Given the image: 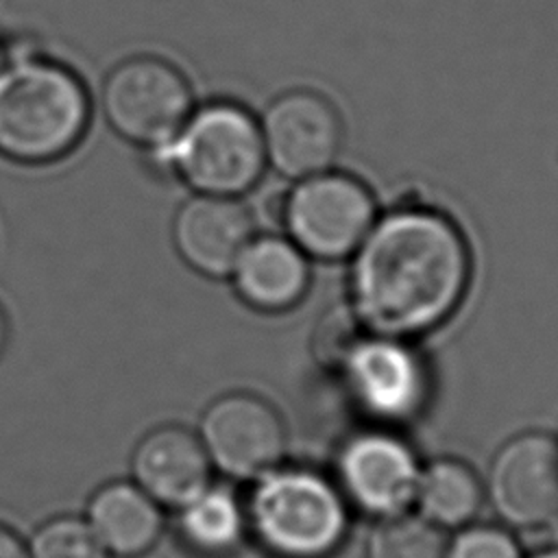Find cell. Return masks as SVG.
<instances>
[{"mask_svg":"<svg viewBox=\"0 0 558 558\" xmlns=\"http://www.w3.org/2000/svg\"><path fill=\"white\" fill-rule=\"evenodd\" d=\"M471 253L447 216L395 209L371 227L351 264V310L368 333L410 340L445 323L466 294Z\"/></svg>","mask_w":558,"mask_h":558,"instance_id":"1","label":"cell"},{"mask_svg":"<svg viewBox=\"0 0 558 558\" xmlns=\"http://www.w3.org/2000/svg\"><path fill=\"white\" fill-rule=\"evenodd\" d=\"M92 118L85 83L63 63L26 54L0 68V155L50 163L83 140Z\"/></svg>","mask_w":558,"mask_h":558,"instance_id":"2","label":"cell"},{"mask_svg":"<svg viewBox=\"0 0 558 558\" xmlns=\"http://www.w3.org/2000/svg\"><path fill=\"white\" fill-rule=\"evenodd\" d=\"M246 527L277 558H327L349 525L340 488L307 469H272L257 477L244 506Z\"/></svg>","mask_w":558,"mask_h":558,"instance_id":"3","label":"cell"},{"mask_svg":"<svg viewBox=\"0 0 558 558\" xmlns=\"http://www.w3.org/2000/svg\"><path fill=\"white\" fill-rule=\"evenodd\" d=\"M153 155L196 194L233 198L248 192L266 166L259 122L233 102L192 111L179 135Z\"/></svg>","mask_w":558,"mask_h":558,"instance_id":"4","label":"cell"},{"mask_svg":"<svg viewBox=\"0 0 558 558\" xmlns=\"http://www.w3.org/2000/svg\"><path fill=\"white\" fill-rule=\"evenodd\" d=\"M100 102L109 126L150 153L166 148L194 111L183 72L150 54L118 63L102 83Z\"/></svg>","mask_w":558,"mask_h":558,"instance_id":"5","label":"cell"},{"mask_svg":"<svg viewBox=\"0 0 558 558\" xmlns=\"http://www.w3.org/2000/svg\"><path fill=\"white\" fill-rule=\"evenodd\" d=\"M375 220L371 190L344 172L327 170L299 179L283 203L288 240L318 259L353 255Z\"/></svg>","mask_w":558,"mask_h":558,"instance_id":"6","label":"cell"},{"mask_svg":"<svg viewBox=\"0 0 558 558\" xmlns=\"http://www.w3.org/2000/svg\"><path fill=\"white\" fill-rule=\"evenodd\" d=\"M198 438L211 466L235 480H257L286 451V427L277 410L257 395L229 392L201 418Z\"/></svg>","mask_w":558,"mask_h":558,"instance_id":"7","label":"cell"},{"mask_svg":"<svg viewBox=\"0 0 558 558\" xmlns=\"http://www.w3.org/2000/svg\"><path fill=\"white\" fill-rule=\"evenodd\" d=\"M266 161L288 179L327 172L342 148L338 109L318 92L294 89L277 96L259 122Z\"/></svg>","mask_w":558,"mask_h":558,"instance_id":"8","label":"cell"},{"mask_svg":"<svg viewBox=\"0 0 558 558\" xmlns=\"http://www.w3.org/2000/svg\"><path fill=\"white\" fill-rule=\"evenodd\" d=\"M338 373L360 410L381 423L414 418L429 390L421 355L399 338L366 333Z\"/></svg>","mask_w":558,"mask_h":558,"instance_id":"9","label":"cell"},{"mask_svg":"<svg viewBox=\"0 0 558 558\" xmlns=\"http://www.w3.org/2000/svg\"><path fill=\"white\" fill-rule=\"evenodd\" d=\"M414 451L390 432L351 436L338 456L342 497L366 514L388 519L403 514L418 484Z\"/></svg>","mask_w":558,"mask_h":558,"instance_id":"10","label":"cell"},{"mask_svg":"<svg viewBox=\"0 0 558 558\" xmlns=\"http://www.w3.org/2000/svg\"><path fill=\"white\" fill-rule=\"evenodd\" d=\"M497 514L517 527H538L558 517V440L530 432L506 442L488 471Z\"/></svg>","mask_w":558,"mask_h":558,"instance_id":"11","label":"cell"},{"mask_svg":"<svg viewBox=\"0 0 558 558\" xmlns=\"http://www.w3.org/2000/svg\"><path fill=\"white\" fill-rule=\"evenodd\" d=\"M255 238L251 211L233 196L196 194L172 220V242L181 259L207 277L231 275Z\"/></svg>","mask_w":558,"mask_h":558,"instance_id":"12","label":"cell"},{"mask_svg":"<svg viewBox=\"0 0 558 558\" xmlns=\"http://www.w3.org/2000/svg\"><path fill=\"white\" fill-rule=\"evenodd\" d=\"M133 482L161 508H181L211 484V462L198 434L181 425L150 429L131 456Z\"/></svg>","mask_w":558,"mask_h":558,"instance_id":"13","label":"cell"},{"mask_svg":"<svg viewBox=\"0 0 558 558\" xmlns=\"http://www.w3.org/2000/svg\"><path fill=\"white\" fill-rule=\"evenodd\" d=\"M111 558H142L163 536V508L133 480L98 486L83 517Z\"/></svg>","mask_w":558,"mask_h":558,"instance_id":"14","label":"cell"},{"mask_svg":"<svg viewBox=\"0 0 558 558\" xmlns=\"http://www.w3.org/2000/svg\"><path fill=\"white\" fill-rule=\"evenodd\" d=\"M238 296L259 312H286L307 292V255L290 240L279 235L253 238L233 270Z\"/></svg>","mask_w":558,"mask_h":558,"instance_id":"15","label":"cell"},{"mask_svg":"<svg viewBox=\"0 0 558 558\" xmlns=\"http://www.w3.org/2000/svg\"><path fill=\"white\" fill-rule=\"evenodd\" d=\"M246 530V512L225 486H207L194 499L177 508L181 543L198 556L220 558L231 554Z\"/></svg>","mask_w":558,"mask_h":558,"instance_id":"16","label":"cell"},{"mask_svg":"<svg viewBox=\"0 0 558 558\" xmlns=\"http://www.w3.org/2000/svg\"><path fill=\"white\" fill-rule=\"evenodd\" d=\"M482 499V482L464 462L447 458L421 469L414 501L421 517L436 527L466 525L477 514Z\"/></svg>","mask_w":558,"mask_h":558,"instance_id":"17","label":"cell"},{"mask_svg":"<svg viewBox=\"0 0 558 558\" xmlns=\"http://www.w3.org/2000/svg\"><path fill=\"white\" fill-rule=\"evenodd\" d=\"M440 530L423 517L381 519L368 538V558H445Z\"/></svg>","mask_w":558,"mask_h":558,"instance_id":"18","label":"cell"},{"mask_svg":"<svg viewBox=\"0 0 558 558\" xmlns=\"http://www.w3.org/2000/svg\"><path fill=\"white\" fill-rule=\"evenodd\" d=\"M28 558H109L83 517L57 514L26 543Z\"/></svg>","mask_w":558,"mask_h":558,"instance_id":"19","label":"cell"},{"mask_svg":"<svg viewBox=\"0 0 558 558\" xmlns=\"http://www.w3.org/2000/svg\"><path fill=\"white\" fill-rule=\"evenodd\" d=\"M366 333V327L360 323L351 305L329 310L318 320L312 338V351L316 362H320L329 371H340L344 360Z\"/></svg>","mask_w":558,"mask_h":558,"instance_id":"20","label":"cell"},{"mask_svg":"<svg viewBox=\"0 0 558 558\" xmlns=\"http://www.w3.org/2000/svg\"><path fill=\"white\" fill-rule=\"evenodd\" d=\"M445 558H521L514 538L493 525H471L453 536Z\"/></svg>","mask_w":558,"mask_h":558,"instance_id":"21","label":"cell"},{"mask_svg":"<svg viewBox=\"0 0 558 558\" xmlns=\"http://www.w3.org/2000/svg\"><path fill=\"white\" fill-rule=\"evenodd\" d=\"M0 558H28L26 543L4 523H0Z\"/></svg>","mask_w":558,"mask_h":558,"instance_id":"22","label":"cell"},{"mask_svg":"<svg viewBox=\"0 0 558 558\" xmlns=\"http://www.w3.org/2000/svg\"><path fill=\"white\" fill-rule=\"evenodd\" d=\"M7 338H9V325H7V316H4V312L0 307V355H2L4 347H7Z\"/></svg>","mask_w":558,"mask_h":558,"instance_id":"23","label":"cell"},{"mask_svg":"<svg viewBox=\"0 0 558 558\" xmlns=\"http://www.w3.org/2000/svg\"><path fill=\"white\" fill-rule=\"evenodd\" d=\"M534 558H558V549H549V551H543V554H538V556H534Z\"/></svg>","mask_w":558,"mask_h":558,"instance_id":"24","label":"cell"},{"mask_svg":"<svg viewBox=\"0 0 558 558\" xmlns=\"http://www.w3.org/2000/svg\"><path fill=\"white\" fill-rule=\"evenodd\" d=\"M4 61H7V57H4V50H2V46H0V68L4 65Z\"/></svg>","mask_w":558,"mask_h":558,"instance_id":"25","label":"cell"}]
</instances>
